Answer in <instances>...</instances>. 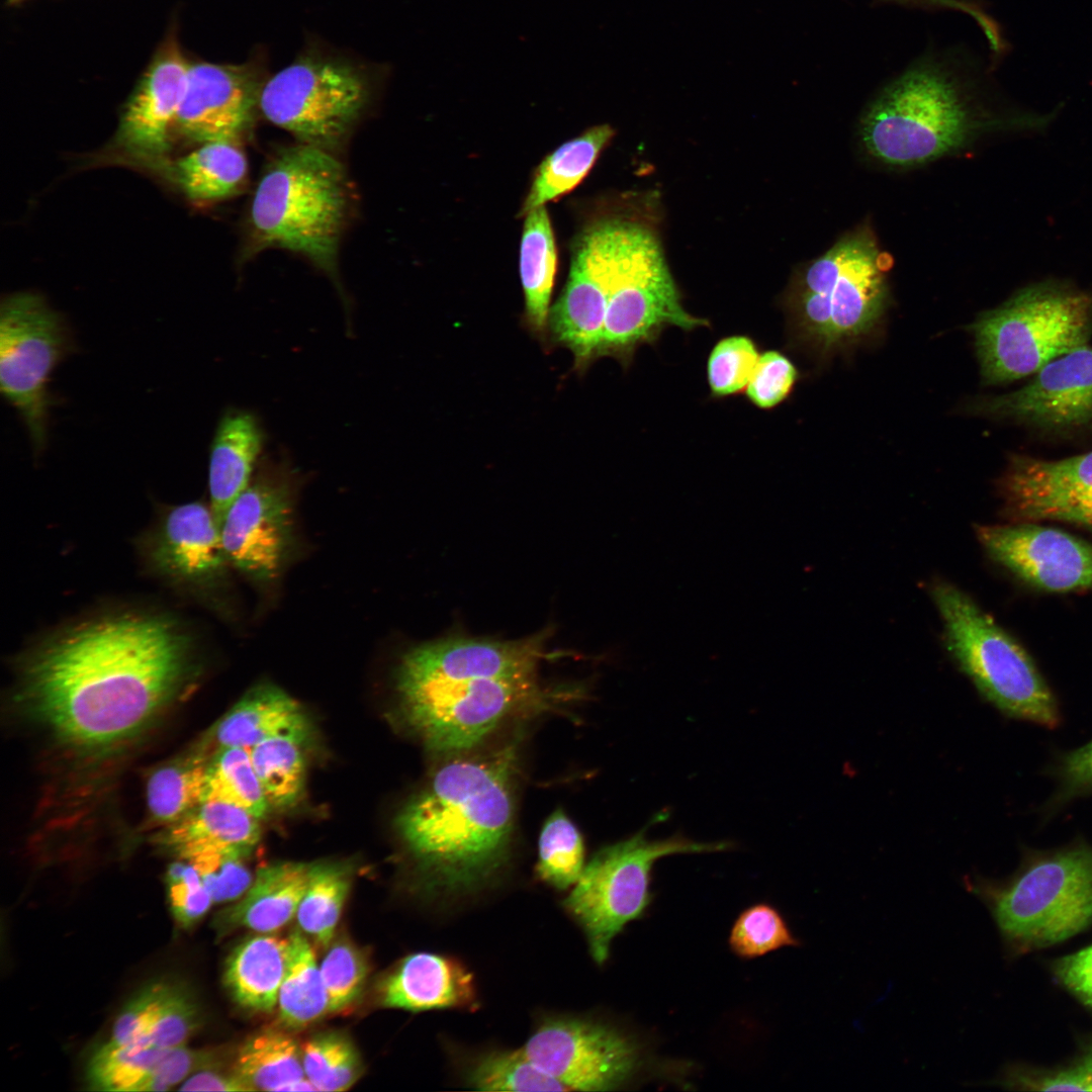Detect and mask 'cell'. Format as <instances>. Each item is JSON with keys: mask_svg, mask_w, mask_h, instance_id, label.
<instances>
[{"mask_svg": "<svg viewBox=\"0 0 1092 1092\" xmlns=\"http://www.w3.org/2000/svg\"><path fill=\"white\" fill-rule=\"evenodd\" d=\"M190 636L168 618L83 622L43 643L20 670L16 698L59 742L102 752L145 731L195 675Z\"/></svg>", "mask_w": 1092, "mask_h": 1092, "instance_id": "obj_1", "label": "cell"}, {"mask_svg": "<svg viewBox=\"0 0 1092 1092\" xmlns=\"http://www.w3.org/2000/svg\"><path fill=\"white\" fill-rule=\"evenodd\" d=\"M543 634L518 641L453 638L413 648L396 672L406 722L440 752L470 749L543 697Z\"/></svg>", "mask_w": 1092, "mask_h": 1092, "instance_id": "obj_2", "label": "cell"}, {"mask_svg": "<svg viewBox=\"0 0 1092 1092\" xmlns=\"http://www.w3.org/2000/svg\"><path fill=\"white\" fill-rule=\"evenodd\" d=\"M978 65L953 50L915 59L867 106L859 122L867 153L888 166L913 167L956 153L984 133L1049 127L1059 108L1041 113L994 107Z\"/></svg>", "mask_w": 1092, "mask_h": 1092, "instance_id": "obj_3", "label": "cell"}, {"mask_svg": "<svg viewBox=\"0 0 1092 1092\" xmlns=\"http://www.w3.org/2000/svg\"><path fill=\"white\" fill-rule=\"evenodd\" d=\"M514 763L512 747L450 761L398 814V832L436 891L475 888L504 863L514 828Z\"/></svg>", "mask_w": 1092, "mask_h": 1092, "instance_id": "obj_4", "label": "cell"}, {"mask_svg": "<svg viewBox=\"0 0 1092 1092\" xmlns=\"http://www.w3.org/2000/svg\"><path fill=\"white\" fill-rule=\"evenodd\" d=\"M351 203L345 168L332 153L304 144L283 148L254 192L245 253L280 248L300 254L338 284V251Z\"/></svg>", "mask_w": 1092, "mask_h": 1092, "instance_id": "obj_5", "label": "cell"}, {"mask_svg": "<svg viewBox=\"0 0 1092 1092\" xmlns=\"http://www.w3.org/2000/svg\"><path fill=\"white\" fill-rule=\"evenodd\" d=\"M966 884L988 908L1010 957L1055 945L1092 926V846L1086 841L1027 850L1008 879L977 877Z\"/></svg>", "mask_w": 1092, "mask_h": 1092, "instance_id": "obj_6", "label": "cell"}, {"mask_svg": "<svg viewBox=\"0 0 1092 1092\" xmlns=\"http://www.w3.org/2000/svg\"><path fill=\"white\" fill-rule=\"evenodd\" d=\"M986 384L1034 374L1089 344L1092 291L1060 279L1030 283L970 326Z\"/></svg>", "mask_w": 1092, "mask_h": 1092, "instance_id": "obj_7", "label": "cell"}, {"mask_svg": "<svg viewBox=\"0 0 1092 1092\" xmlns=\"http://www.w3.org/2000/svg\"><path fill=\"white\" fill-rule=\"evenodd\" d=\"M884 270L868 229L843 236L791 288L787 306L796 335L827 351L870 333L888 303Z\"/></svg>", "mask_w": 1092, "mask_h": 1092, "instance_id": "obj_8", "label": "cell"}, {"mask_svg": "<svg viewBox=\"0 0 1092 1092\" xmlns=\"http://www.w3.org/2000/svg\"><path fill=\"white\" fill-rule=\"evenodd\" d=\"M931 594L947 649L979 692L1008 717L1058 727L1057 699L1028 651L956 586L940 581Z\"/></svg>", "mask_w": 1092, "mask_h": 1092, "instance_id": "obj_9", "label": "cell"}, {"mask_svg": "<svg viewBox=\"0 0 1092 1092\" xmlns=\"http://www.w3.org/2000/svg\"><path fill=\"white\" fill-rule=\"evenodd\" d=\"M709 326L685 309L654 235L639 223L615 220L600 357L627 366L638 347L653 344L666 328L691 332Z\"/></svg>", "mask_w": 1092, "mask_h": 1092, "instance_id": "obj_10", "label": "cell"}, {"mask_svg": "<svg viewBox=\"0 0 1092 1092\" xmlns=\"http://www.w3.org/2000/svg\"><path fill=\"white\" fill-rule=\"evenodd\" d=\"M728 846L682 837L649 840L639 832L598 851L562 903L582 929L594 961L604 964L615 936L645 911L651 899L649 881L655 860L676 853L719 851Z\"/></svg>", "mask_w": 1092, "mask_h": 1092, "instance_id": "obj_11", "label": "cell"}, {"mask_svg": "<svg viewBox=\"0 0 1092 1092\" xmlns=\"http://www.w3.org/2000/svg\"><path fill=\"white\" fill-rule=\"evenodd\" d=\"M369 97L361 69L338 58L306 54L264 83L259 106L268 120L300 144L332 153L346 141Z\"/></svg>", "mask_w": 1092, "mask_h": 1092, "instance_id": "obj_12", "label": "cell"}, {"mask_svg": "<svg viewBox=\"0 0 1092 1092\" xmlns=\"http://www.w3.org/2000/svg\"><path fill=\"white\" fill-rule=\"evenodd\" d=\"M64 317L38 293L21 291L0 306V389L21 417L34 453L48 441L51 375L72 351Z\"/></svg>", "mask_w": 1092, "mask_h": 1092, "instance_id": "obj_13", "label": "cell"}, {"mask_svg": "<svg viewBox=\"0 0 1092 1092\" xmlns=\"http://www.w3.org/2000/svg\"><path fill=\"white\" fill-rule=\"evenodd\" d=\"M542 1072L567 1091H609L640 1068L638 1045L599 1021L572 1016L541 1020L521 1048Z\"/></svg>", "mask_w": 1092, "mask_h": 1092, "instance_id": "obj_14", "label": "cell"}, {"mask_svg": "<svg viewBox=\"0 0 1092 1092\" xmlns=\"http://www.w3.org/2000/svg\"><path fill=\"white\" fill-rule=\"evenodd\" d=\"M990 558L1026 587L1043 594L1092 592V544L1038 522L977 528Z\"/></svg>", "mask_w": 1092, "mask_h": 1092, "instance_id": "obj_15", "label": "cell"}, {"mask_svg": "<svg viewBox=\"0 0 1092 1092\" xmlns=\"http://www.w3.org/2000/svg\"><path fill=\"white\" fill-rule=\"evenodd\" d=\"M1008 523L1056 522L1092 534V450L1061 459L1009 456L997 480Z\"/></svg>", "mask_w": 1092, "mask_h": 1092, "instance_id": "obj_16", "label": "cell"}, {"mask_svg": "<svg viewBox=\"0 0 1092 1092\" xmlns=\"http://www.w3.org/2000/svg\"><path fill=\"white\" fill-rule=\"evenodd\" d=\"M219 530L229 563L259 582L276 578L293 536V491L283 469L266 470L251 480Z\"/></svg>", "mask_w": 1092, "mask_h": 1092, "instance_id": "obj_17", "label": "cell"}, {"mask_svg": "<svg viewBox=\"0 0 1092 1092\" xmlns=\"http://www.w3.org/2000/svg\"><path fill=\"white\" fill-rule=\"evenodd\" d=\"M1021 388L975 400L972 414L1050 434H1068L1092 425V346L1060 356Z\"/></svg>", "mask_w": 1092, "mask_h": 1092, "instance_id": "obj_18", "label": "cell"}, {"mask_svg": "<svg viewBox=\"0 0 1092 1092\" xmlns=\"http://www.w3.org/2000/svg\"><path fill=\"white\" fill-rule=\"evenodd\" d=\"M264 83L251 63L190 59L174 125L194 143H239L253 128Z\"/></svg>", "mask_w": 1092, "mask_h": 1092, "instance_id": "obj_19", "label": "cell"}, {"mask_svg": "<svg viewBox=\"0 0 1092 1092\" xmlns=\"http://www.w3.org/2000/svg\"><path fill=\"white\" fill-rule=\"evenodd\" d=\"M614 220L593 226L576 245L566 285L548 317L553 340L566 347L577 369L600 357L608 305Z\"/></svg>", "mask_w": 1092, "mask_h": 1092, "instance_id": "obj_20", "label": "cell"}, {"mask_svg": "<svg viewBox=\"0 0 1092 1092\" xmlns=\"http://www.w3.org/2000/svg\"><path fill=\"white\" fill-rule=\"evenodd\" d=\"M189 60L173 24L121 109L115 143L131 157L152 164L165 162Z\"/></svg>", "mask_w": 1092, "mask_h": 1092, "instance_id": "obj_21", "label": "cell"}, {"mask_svg": "<svg viewBox=\"0 0 1092 1092\" xmlns=\"http://www.w3.org/2000/svg\"><path fill=\"white\" fill-rule=\"evenodd\" d=\"M380 1003L412 1012L479 1006L473 975L460 961L424 951L402 959L382 980Z\"/></svg>", "mask_w": 1092, "mask_h": 1092, "instance_id": "obj_22", "label": "cell"}, {"mask_svg": "<svg viewBox=\"0 0 1092 1092\" xmlns=\"http://www.w3.org/2000/svg\"><path fill=\"white\" fill-rule=\"evenodd\" d=\"M153 560L161 571L182 580L218 574L228 560L211 509L198 502L171 509L158 533Z\"/></svg>", "mask_w": 1092, "mask_h": 1092, "instance_id": "obj_23", "label": "cell"}, {"mask_svg": "<svg viewBox=\"0 0 1092 1092\" xmlns=\"http://www.w3.org/2000/svg\"><path fill=\"white\" fill-rule=\"evenodd\" d=\"M258 820L236 805L203 800L170 825L164 843L190 862L213 855L249 856L260 838Z\"/></svg>", "mask_w": 1092, "mask_h": 1092, "instance_id": "obj_24", "label": "cell"}, {"mask_svg": "<svg viewBox=\"0 0 1092 1092\" xmlns=\"http://www.w3.org/2000/svg\"><path fill=\"white\" fill-rule=\"evenodd\" d=\"M309 868L308 863L295 861L261 868L243 898L217 915V930L226 932L244 927L270 933L285 926L296 916Z\"/></svg>", "mask_w": 1092, "mask_h": 1092, "instance_id": "obj_25", "label": "cell"}, {"mask_svg": "<svg viewBox=\"0 0 1092 1092\" xmlns=\"http://www.w3.org/2000/svg\"><path fill=\"white\" fill-rule=\"evenodd\" d=\"M264 443L254 415L230 410L220 418L209 452L210 509L220 528L229 508L249 485Z\"/></svg>", "mask_w": 1092, "mask_h": 1092, "instance_id": "obj_26", "label": "cell"}, {"mask_svg": "<svg viewBox=\"0 0 1092 1092\" xmlns=\"http://www.w3.org/2000/svg\"><path fill=\"white\" fill-rule=\"evenodd\" d=\"M309 725L299 703L279 687L265 682L251 688L214 729L219 747L247 749L276 736L307 738Z\"/></svg>", "mask_w": 1092, "mask_h": 1092, "instance_id": "obj_27", "label": "cell"}, {"mask_svg": "<svg viewBox=\"0 0 1092 1092\" xmlns=\"http://www.w3.org/2000/svg\"><path fill=\"white\" fill-rule=\"evenodd\" d=\"M289 944V936L270 932L250 936L234 948L223 979L237 1003L253 1011H273L287 968Z\"/></svg>", "mask_w": 1092, "mask_h": 1092, "instance_id": "obj_28", "label": "cell"}, {"mask_svg": "<svg viewBox=\"0 0 1092 1092\" xmlns=\"http://www.w3.org/2000/svg\"><path fill=\"white\" fill-rule=\"evenodd\" d=\"M170 178L195 203L229 198L242 189L248 162L239 143L209 142L166 165Z\"/></svg>", "mask_w": 1092, "mask_h": 1092, "instance_id": "obj_29", "label": "cell"}, {"mask_svg": "<svg viewBox=\"0 0 1092 1092\" xmlns=\"http://www.w3.org/2000/svg\"><path fill=\"white\" fill-rule=\"evenodd\" d=\"M557 268V250L545 206L526 214L521 248L520 276L528 326L544 334L548 326L550 298Z\"/></svg>", "mask_w": 1092, "mask_h": 1092, "instance_id": "obj_30", "label": "cell"}, {"mask_svg": "<svg viewBox=\"0 0 1092 1092\" xmlns=\"http://www.w3.org/2000/svg\"><path fill=\"white\" fill-rule=\"evenodd\" d=\"M614 134L609 124L594 126L564 143L539 165L521 214L544 206L575 188Z\"/></svg>", "mask_w": 1092, "mask_h": 1092, "instance_id": "obj_31", "label": "cell"}, {"mask_svg": "<svg viewBox=\"0 0 1092 1092\" xmlns=\"http://www.w3.org/2000/svg\"><path fill=\"white\" fill-rule=\"evenodd\" d=\"M287 968L277 1007L281 1025L303 1028L329 1013V997L312 946L299 930L289 935Z\"/></svg>", "mask_w": 1092, "mask_h": 1092, "instance_id": "obj_32", "label": "cell"}, {"mask_svg": "<svg viewBox=\"0 0 1092 1092\" xmlns=\"http://www.w3.org/2000/svg\"><path fill=\"white\" fill-rule=\"evenodd\" d=\"M233 1069L256 1091H288L305 1078L301 1049L277 1029L261 1031L245 1041Z\"/></svg>", "mask_w": 1092, "mask_h": 1092, "instance_id": "obj_33", "label": "cell"}, {"mask_svg": "<svg viewBox=\"0 0 1092 1092\" xmlns=\"http://www.w3.org/2000/svg\"><path fill=\"white\" fill-rule=\"evenodd\" d=\"M170 1049L107 1040L90 1057L86 1080L91 1090L140 1092Z\"/></svg>", "mask_w": 1092, "mask_h": 1092, "instance_id": "obj_34", "label": "cell"}, {"mask_svg": "<svg viewBox=\"0 0 1092 1092\" xmlns=\"http://www.w3.org/2000/svg\"><path fill=\"white\" fill-rule=\"evenodd\" d=\"M352 883L348 866L310 864L306 890L296 918L300 929L323 947L330 946Z\"/></svg>", "mask_w": 1092, "mask_h": 1092, "instance_id": "obj_35", "label": "cell"}, {"mask_svg": "<svg viewBox=\"0 0 1092 1092\" xmlns=\"http://www.w3.org/2000/svg\"><path fill=\"white\" fill-rule=\"evenodd\" d=\"M304 741L294 736H276L249 749L269 807H291L302 795L305 760L301 747Z\"/></svg>", "mask_w": 1092, "mask_h": 1092, "instance_id": "obj_36", "label": "cell"}, {"mask_svg": "<svg viewBox=\"0 0 1092 1092\" xmlns=\"http://www.w3.org/2000/svg\"><path fill=\"white\" fill-rule=\"evenodd\" d=\"M206 764L200 755H190L173 760L151 775L147 803L155 822L172 825L201 801Z\"/></svg>", "mask_w": 1092, "mask_h": 1092, "instance_id": "obj_37", "label": "cell"}, {"mask_svg": "<svg viewBox=\"0 0 1092 1092\" xmlns=\"http://www.w3.org/2000/svg\"><path fill=\"white\" fill-rule=\"evenodd\" d=\"M203 800H217L236 805L256 818L270 808L253 766L250 750L244 747H219L206 764Z\"/></svg>", "mask_w": 1092, "mask_h": 1092, "instance_id": "obj_38", "label": "cell"}, {"mask_svg": "<svg viewBox=\"0 0 1092 1092\" xmlns=\"http://www.w3.org/2000/svg\"><path fill=\"white\" fill-rule=\"evenodd\" d=\"M464 1078L469 1088L480 1091H567L538 1069L521 1049L478 1056L467 1068Z\"/></svg>", "mask_w": 1092, "mask_h": 1092, "instance_id": "obj_39", "label": "cell"}, {"mask_svg": "<svg viewBox=\"0 0 1092 1092\" xmlns=\"http://www.w3.org/2000/svg\"><path fill=\"white\" fill-rule=\"evenodd\" d=\"M301 1052L305 1077L317 1091H346L362 1075L360 1055L351 1039L341 1032L314 1034Z\"/></svg>", "mask_w": 1092, "mask_h": 1092, "instance_id": "obj_40", "label": "cell"}, {"mask_svg": "<svg viewBox=\"0 0 1092 1092\" xmlns=\"http://www.w3.org/2000/svg\"><path fill=\"white\" fill-rule=\"evenodd\" d=\"M584 847L580 832L561 811L544 823L538 841V877L550 886L565 890L573 886L584 869Z\"/></svg>", "mask_w": 1092, "mask_h": 1092, "instance_id": "obj_41", "label": "cell"}, {"mask_svg": "<svg viewBox=\"0 0 1092 1092\" xmlns=\"http://www.w3.org/2000/svg\"><path fill=\"white\" fill-rule=\"evenodd\" d=\"M996 1083L1013 1090L1092 1091V1040L1066 1064L1054 1068L1012 1066Z\"/></svg>", "mask_w": 1092, "mask_h": 1092, "instance_id": "obj_42", "label": "cell"}, {"mask_svg": "<svg viewBox=\"0 0 1092 1092\" xmlns=\"http://www.w3.org/2000/svg\"><path fill=\"white\" fill-rule=\"evenodd\" d=\"M759 357L755 343L747 336L734 335L721 339L713 347L707 362L711 394L726 397L744 391Z\"/></svg>", "mask_w": 1092, "mask_h": 1092, "instance_id": "obj_43", "label": "cell"}, {"mask_svg": "<svg viewBox=\"0 0 1092 1092\" xmlns=\"http://www.w3.org/2000/svg\"><path fill=\"white\" fill-rule=\"evenodd\" d=\"M729 943L737 956L753 959L784 946H797L800 941L775 908L759 904L740 914L732 927Z\"/></svg>", "mask_w": 1092, "mask_h": 1092, "instance_id": "obj_44", "label": "cell"}, {"mask_svg": "<svg viewBox=\"0 0 1092 1092\" xmlns=\"http://www.w3.org/2000/svg\"><path fill=\"white\" fill-rule=\"evenodd\" d=\"M329 997V1011H341L359 997L369 966L364 952L347 938L336 940L321 966Z\"/></svg>", "mask_w": 1092, "mask_h": 1092, "instance_id": "obj_45", "label": "cell"}, {"mask_svg": "<svg viewBox=\"0 0 1092 1092\" xmlns=\"http://www.w3.org/2000/svg\"><path fill=\"white\" fill-rule=\"evenodd\" d=\"M200 1025L199 1009L184 987L171 983L148 1032L150 1044L173 1049L185 1045Z\"/></svg>", "mask_w": 1092, "mask_h": 1092, "instance_id": "obj_46", "label": "cell"}, {"mask_svg": "<svg viewBox=\"0 0 1092 1092\" xmlns=\"http://www.w3.org/2000/svg\"><path fill=\"white\" fill-rule=\"evenodd\" d=\"M166 883L171 912L185 928L198 922L213 903L199 873L191 863H172L166 874Z\"/></svg>", "mask_w": 1092, "mask_h": 1092, "instance_id": "obj_47", "label": "cell"}, {"mask_svg": "<svg viewBox=\"0 0 1092 1092\" xmlns=\"http://www.w3.org/2000/svg\"><path fill=\"white\" fill-rule=\"evenodd\" d=\"M796 379L797 369L791 360L779 351L769 350L760 354L745 392L751 403L768 410L786 399Z\"/></svg>", "mask_w": 1092, "mask_h": 1092, "instance_id": "obj_48", "label": "cell"}, {"mask_svg": "<svg viewBox=\"0 0 1092 1092\" xmlns=\"http://www.w3.org/2000/svg\"><path fill=\"white\" fill-rule=\"evenodd\" d=\"M238 854L213 855L190 862L199 873L214 903L231 902L251 887L254 878L245 859Z\"/></svg>", "mask_w": 1092, "mask_h": 1092, "instance_id": "obj_49", "label": "cell"}, {"mask_svg": "<svg viewBox=\"0 0 1092 1092\" xmlns=\"http://www.w3.org/2000/svg\"><path fill=\"white\" fill-rule=\"evenodd\" d=\"M1059 789L1054 804L1092 792V740L1060 756L1055 766Z\"/></svg>", "mask_w": 1092, "mask_h": 1092, "instance_id": "obj_50", "label": "cell"}, {"mask_svg": "<svg viewBox=\"0 0 1092 1092\" xmlns=\"http://www.w3.org/2000/svg\"><path fill=\"white\" fill-rule=\"evenodd\" d=\"M1057 983L1092 1010V944L1051 964Z\"/></svg>", "mask_w": 1092, "mask_h": 1092, "instance_id": "obj_51", "label": "cell"}, {"mask_svg": "<svg viewBox=\"0 0 1092 1092\" xmlns=\"http://www.w3.org/2000/svg\"><path fill=\"white\" fill-rule=\"evenodd\" d=\"M882 2L894 3L901 6L910 8H918L924 10H952L965 13L972 17L980 26L985 34L990 50L995 56L1001 57L1006 51V40L1004 39L1000 26L993 19V17L987 13L982 5L974 0H879Z\"/></svg>", "mask_w": 1092, "mask_h": 1092, "instance_id": "obj_52", "label": "cell"}, {"mask_svg": "<svg viewBox=\"0 0 1092 1092\" xmlns=\"http://www.w3.org/2000/svg\"><path fill=\"white\" fill-rule=\"evenodd\" d=\"M181 1091H225L247 1092L256 1091L234 1069L230 1072L220 1071L219 1068H211L198 1071L184 1080Z\"/></svg>", "mask_w": 1092, "mask_h": 1092, "instance_id": "obj_53", "label": "cell"}, {"mask_svg": "<svg viewBox=\"0 0 1092 1092\" xmlns=\"http://www.w3.org/2000/svg\"><path fill=\"white\" fill-rule=\"evenodd\" d=\"M24 1H26V0H6V5L7 6H15V5H19L20 3H23Z\"/></svg>", "mask_w": 1092, "mask_h": 1092, "instance_id": "obj_54", "label": "cell"}]
</instances>
